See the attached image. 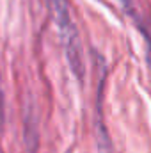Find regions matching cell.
<instances>
[{"mask_svg": "<svg viewBox=\"0 0 151 153\" xmlns=\"http://www.w3.org/2000/svg\"><path fill=\"white\" fill-rule=\"evenodd\" d=\"M46 5L52 14V20L59 30V38L62 43L68 64H70L71 71L75 73V76L82 82L84 73H85V62H84V52H82L78 29L71 18L70 4H68V0H46Z\"/></svg>", "mask_w": 151, "mask_h": 153, "instance_id": "obj_1", "label": "cell"}, {"mask_svg": "<svg viewBox=\"0 0 151 153\" xmlns=\"http://www.w3.org/2000/svg\"><path fill=\"white\" fill-rule=\"evenodd\" d=\"M4 93H2V87H0V128L4 126Z\"/></svg>", "mask_w": 151, "mask_h": 153, "instance_id": "obj_4", "label": "cell"}, {"mask_svg": "<svg viewBox=\"0 0 151 153\" xmlns=\"http://www.w3.org/2000/svg\"><path fill=\"white\" fill-rule=\"evenodd\" d=\"M132 22L135 23V27L139 29V32L144 38V43H146V61H148V64H150V68H151V20L144 16V13L139 11L132 18Z\"/></svg>", "mask_w": 151, "mask_h": 153, "instance_id": "obj_2", "label": "cell"}, {"mask_svg": "<svg viewBox=\"0 0 151 153\" xmlns=\"http://www.w3.org/2000/svg\"><path fill=\"white\" fill-rule=\"evenodd\" d=\"M119 4L123 5V9L126 11V14H128L130 18H133V16H135V13H137V7H135L133 0H119Z\"/></svg>", "mask_w": 151, "mask_h": 153, "instance_id": "obj_3", "label": "cell"}]
</instances>
